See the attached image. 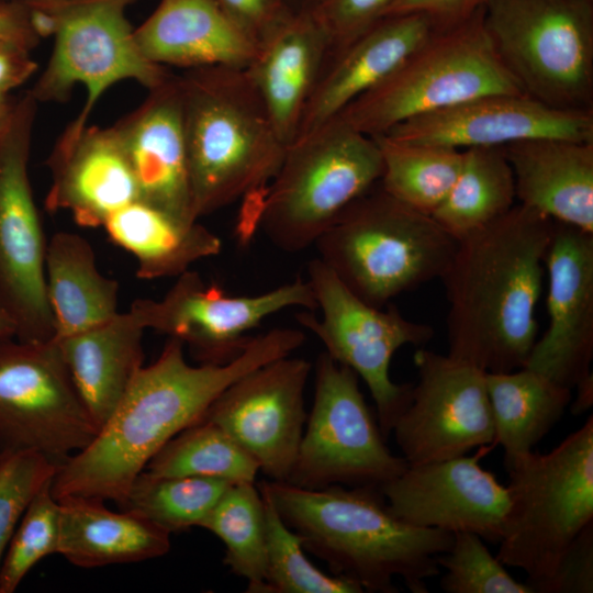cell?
<instances>
[{
    "mask_svg": "<svg viewBox=\"0 0 593 593\" xmlns=\"http://www.w3.org/2000/svg\"><path fill=\"white\" fill-rule=\"evenodd\" d=\"M437 562L445 570L440 588L447 593H534L528 583L507 572L474 533H454L451 547Z\"/></svg>",
    "mask_w": 593,
    "mask_h": 593,
    "instance_id": "39",
    "label": "cell"
},
{
    "mask_svg": "<svg viewBox=\"0 0 593 593\" xmlns=\"http://www.w3.org/2000/svg\"><path fill=\"white\" fill-rule=\"evenodd\" d=\"M318 258L358 298L383 307L443 276L457 239L378 182L350 203L314 244Z\"/></svg>",
    "mask_w": 593,
    "mask_h": 593,
    "instance_id": "5",
    "label": "cell"
},
{
    "mask_svg": "<svg viewBox=\"0 0 593 593\" xmlns=\"http://www.w3.org/2000/svg\"><path fill=\"white\" fill-rule=\"evenodd\" d=\"M307 281L321 317L304 310L295 317L324 345L325 353L356 372L368 387L376 417L387 439L410 402L412 385L390 377L393 355L405 345L423 346L432 326L404 317L399 309L368 304L354 294L318 257L307 265Z\"/></svg>",
    "mask_w": 593,
    "mask_h": 593,
    "instance_id": "12",
    "label": "cell"
},
{
    "mask_svg": "<svg viewBox=\"0 0 593 593\" xmlns=\"http://www.w3.org/2000/svg\"><path fill=\"white\" fill-rule=\"evenodd\" d=\"M539 593L593 592V523L561 555L550 577L534 588Z\"/></svg>",
    "mask_w": 593,
    "mask_h": 593,
    "instance_id": "42",
    "label": "cell"
},
{
    "mask_svg": "<svg viewBox=\"0 0 593 593\" xmlns=\"http://www.w3.org/2000/svg\"><path fill=\"white\" fill-rule=\"evenodd\" d=\"M30 52L19 42L0 37V94H10L36 71Z\"/></svg>",
    "mask_w": 593,
    "mask_h": 593,
    "instance_id": "45",
    "label": "cell"
},
{
    "mask_svg": "<svg viewBox=\"0 0 593 593\" xmlns=\"http://www.w3.org/2000/svg\"><path fill=\"white\" fill-rule=\"evenodd\" d=\"M134 37L144 57L163 67L245 69L257 52L215 0H160Z\"/></svg>",
    "mask_w": 593,
    "mask_h": 593,
    "instance_id": "26",
    "label": "cell"
},
{
    "mask_svg": "<svg viewBox=\"0 0 593 593\" xmlns=\"http://www.w3.org/2000/svg\"><path fill=\"white\" fill-rule=\"evenodd\" d=\"M483 22L526 96L593 111V0H486Z\"/></svg>",
    "mask_w": 593,
    "mask_h": 593,
    "instance_id": "9",
    "label": "cell"
},
{
    "mask_svg": "<svg viewBox=\"0 0 593 593\" xmlns=\"http://www.w3.org/2000/svg\"><path fill=\"white\" fill-rule=\"evenodd\" d=\"M515 199L503 147H470L462 149L457 179L430 216L458 240L505 215Z\"/></svg>",
    "mask_w": 593,
    "mask_h": 593,
    "instance_id": "32",
    "label": "cell"
},
{
    "mask_svg": "<svg viewBox=\"0 0 593 593\" xmlns=\"http://www.w3.org/2000/svg\"><path fill=\"white\" fill-rule=\"evenodd\" d=\"M155 475L215 478L255 483L257 461L216 424L201 419L172 437L148 462Z\"/></svg>",
    "mask_w": 593,
    "mask_h": 593,
    "instance_id": "35",
    "label": "cell"
},
{
    "mask_svg": "<svg viewBox=\"0 0 593 593\" xmlns=\"http://www.w3.org/2000/svg\"><path fill=\"white\" fill-rule=\"evenodd\" d=\"M438 27L433 19L422 13L378 21L326 63L304 109L296 138L334 119L379 85Z\"/></svg>",
    "mask_w": 593,
    "mask_h": 593,
    "instance_id": "23",
    "label": "cell"
},
{
    "mask_svg": "<svg viewBox=\"0 0 593 593\" xmlns=\"http://www.w3.org/2000/svg\"><path fill=\"white\" fill-rule=\"evenodd\" d=\"M35 99L16 100L0 137V300L14 321L15 337L26 342L55 338L46 293V247L29 177Z\"/></svg>",
    "mask_w": 593,
    "mask_h": 593,
    "instance_id": "14",
    "label": "cell"
},
{
    "mask_svg": "<svg viewBox=\"0 0 593 593\" xmlns=\"http://www.w3.org/2000/svg\"><path fill=\"white\" fill-rule=\"evenodd\" d=\"M296 306L317 310L307 280L298 278L255 295H228L189 269L161 300L137 299L131 309L146 329L182 342L201 363L221 365L243 351L251 339L248 333L265 318Z\"/></svg>",
    "mask_w": 593,
    "mask_h": 593,
    "instance_id": "15",
    "label": "cell"
},
{
    "mask_svg": "<svg viewBox=\"0 0 593 593\" xmlns=\"http://www.w3.org/2000/svg\"><path fill=\"white\" fill-rule=\"evenodd\" d=\"M66 0H23L24 3L27 4H46V5H57Z\"/></svg>",
    "mask_w": 593,
    "mask_h": 593,
    "instance_id": "50",
    "label": "cell"
},
{
    "mask_svg": "<svg viewBox=\"0 0 593 593\" xmlns=\"http://www.w3.org/2000/svg\"><path fill=\"white\" fill-rule=\"evenodd\" d=\"M15 333L14 321L0 300V338L15 337Z\"/></svg>",
    "mask_w": 593,
    "mask_h": 593,
    "instance_id": "48",
    "label": "cell"
},
{
    "mask_svg": "<svg viewBox=\"0 0 593 593\" xmlns=\"http://www.w3.org/2000/svg\"><path fill=\"white\" fill-rule=\"evenodd\" d=\"M142 201L187 223L193 215L178 76L149 90L115 125Z\"/></svg>",
    "mask_w": 593,
    "mask_h": 593,
    "instance_id": "21",
    "label": "cell"
},
{
    "mask_svg": "<svg viewBox=\"0 0 593 593\" xmlns=\"http://www.w3.org/2000/svg\"><path fill=\"white\" fill-rule=\"evenodd\" d=\"M372 137L382 157L381 188L403 204L432 215L457 179L462 150L403 142L387 134Z\"/></svg>",
    "mask_w": 593,
    "mask_h": 593,
    "instance_id": "33",
    "label": "cell"
},
{
    "mask_svg": "<svg viewBox=\"0 0 593 593\" xmlns=\"http://www.w3.org/2000/svg\"><path fill=\"white\" fill-rule=\"evenodd\" d=\"M51 485L34 495L15 528L0 567V593H13L37 562L57 553L59 503Z\"/></svg>",
    "mask_w": 593,
    "mask_h": 593,
    "instance_id": "38",
    "label": "cell"
},
{
    "mask_svg": "<svg viewBox=\"0 0 593 593\" xmlns=\"http://www.w3.org/2000/svg\"><path fill=\"white\" fill-rule=\"evenodd\" d=\"M314 372L313 404L287 482L306 489H381L407 462L387 446L358 376L325 351L317 357Z\"/></svg>",
    "mask_w": 593,
    "mask_h": 593,
    "instance_id": "11",
    "label": "cell"
},
{
    "mask_svg": "<svg viewBox=\"0 0 593 593\" xmlns=\"http://www.w3.org/2000/svg\"><path fill=\"white\" fill-rule=\"evenodd\" d=\"M0 1H11V0H0ZM18 1H22V2H23V0H18Z\"/></svg>",
    "mask_w": 593,
    "mask_h": 593,
    "instance_id": "51",
    "label": "cell"
},
{
    "mask_svg": "<svg viewBox=\"0 0 593 593\" xmlns=\"http://www.w3.org/2000/svg\"><path fill=\"white\" fill-rule=\"evenodd\" d=\"M130 1L68 0L58 5L52 55L29 92L36 102H61L81 85L87 98L57 144L80 135L98 100L112 86L134 80L152 90L172 75L141 53L124 13Z\"/></svg>",
    "mask_w": 593,
    "mask_h": 593,
    "instance_id": "10",
    "label": "cell"
},
{
    "mask_svg": "<svg viewBox=\"0 0 593 593\" xmlns=\"http://www.w3.org/2000/svg\"><path fill=\"white\" fill-rule=\"evenodd\" d=\"M418 380L391 434L407 465H422L494 447L485 372L455 357L419 349Z\"/></svg>",
    "mask_w": 593,
    "mask_h": 593,
    "instance_id": "16",
    "label": "cell"
},
{
    "mask_svg": "<svg viewBox=\"0 0 593 593\" xmlns=\"http://www.w3.org/2000/svg\"><path fill=\"white\" fill-rule=\"evenodd\" d=\"M327 59V38L312 14L289 11L261 40L245 68L287 147L296 138Z\"/></svg>",
    "mask_w": 593,
    "mask_h": 593,
    "instance_id": "24",
    "label": "cell"
},
{
    "mask_svg": "<svg viewBox=\"0 0 593 593\" xmlns=\"http://www.w3.org/2000/svg\"><path fill=\"white\" fill-rule=\"evenodd\" d=\"M544 267L549 325L524 367L573 390L593 382V234L555 221Z\"/></svg>",
    "mask_w": 593,
    "mask_h": 593,
    "instance_id": "19",
    "label": "cell"
},
{
    "mask_svg": "<svg viewBox=\"0 0 593 593\" xmlns=\"http://www.w3.org/2000/svg\"><path fill=\"white\" fill-rule=\"evenodd\" d=\"M0 37L13 40L32 49L37 38L27 24L26 4L12 0L0 3Z\"/></svg>",
    "mask_w": 593,
    "mask_h": 593,
    "instance_id": "46",
    "label": "cell"
},
{
    "mask_svg": "<svg viewBox=\"0 0 593 593\" xmlns=\"http://www.w3.org/2000/svg\"><path fill=\"white\" fill-rule=\"evenodd\" d=\"M503 149L518 204L593 234V141L542 137Z\"/></svg>",
    "mask_w": 593,
    "mask_h": 593,
    "instance_id": "25",
    "label": "cell"
},
{
    "mask_svg": "<svg viewBox=\"0 0 593 593\" xmlns=\"http://www.w3.org/2000/svg\"><path fill=\"white\" fill-rule=\"evenodd\" d=\"M395 139L466 149L542 137L593 141V111L550 108L526 94H486L406 120Z\"/></svg>",
    "mask_w": 593,
    "mask_h": 593,
    "instance_id": "20",
    "label": "cell"
},
{
    "mask_svg": "<svg viewBox=\"0 0 593 593\" xmlns=\"http://www.w3.org/2000/svg\"><path fill=\"white\" fill-rule=\"evenodd\" d=\"M15 103L16 100L12 99L10 94H0V137L11 122Z\"/></svg>",
    "mask_w": 593,
    "mask_h": 593,
    "instance_id": "47",
    "label": "cell"
},
{
    "mask_svg": "<svg viewBox=\"0 0 593 593\" xmlns=\"http://www.w3.org/2000/svg\"><path fill=\"white\" fill-rule=\"evenodd\" d=\"M495 445L504 449L505 466L533 450L569 406L572 394L527 367L485 372Z\"/></svg>",
    "mask_w": 593,
    "mask_h": 593,
    "instance_id": "31",
    "label": "cell"
},
{
    "mask_svg": "<svg viewBox=\"0 0 593 593\" xmlns=\"http://www.w3.org/2000/svg\"><path fill=\"white\" fill-rule=\"evenodd\" d=\"M232 483L205 477L143 471L121 505L168 533L199 526Z\"/></svg>",
    "mask_w": 593,
    "mask_h": 593,
    "instance_id": "36",
    "label": "cell"
},
{
    "mask_svg": "<svg viewBox=\"0 0 593 593\" xmlns=\"http://www.w3.org/2000/svg\"><path fill=\"white\" fill-rule=\"evenodd\" d=\"M57 468L55 461L37 451L0 454V567L27 505L52 482Z\"/></svg>",
    "mask_w": 593,
    "mask_h": 593,
    "instance_id": "40",
    "label": "cell"
},
{
    "mask_svg": "<svg viewBox=\"0 0 593 593\" xmlns=\"http://www.w3.org/2000/svg\"><path fill=\"white\" fill-rule=\"evenodd\" d=\"M231 21L256 46L289 12L283 0H215Z\"/></svg>",
    "mask_w": 593,
    "mask_h": 593,
    "instance_id": "43",
    "label": "cell"
},
{
    "mask_svg": "<svg viewBox=\"0 0 593 593\" xmlns=\"http://www.w3.org/2000/svg\"><path fill=\"white\" fill-rule=\"evenodd\" d=\"M66 1H68V0H66Z\"/></svg>",
    "mask_w": 593,
    "mask_h": 593,
    "instance_id": "52",
    "label": "cell"
},
{
    "mask_svg": "<svg viewBox=\"0 0 593 593\" xmlns=\"http://www.w3.org/2000/svg\"><path fill=\"white\" fill-rule=\"evenodd\" d=\"M103 227L115 245L133 255L141 279L178 277L222 249L221 238L199 221H179L142 201L114 212Z\"/></svg>",
    "mask_w": 593,
    "mask_h": 593,
    "instance_id": "29",
    "label": "cell"
},
{
    "mask_svg": "<svg viewBox=\"0 0 593 593\" xmlns=\"http://www.w3.org/2000/svg\"><path fill=\"white\" fill-rule=\"evenodd\" d=\"M145 331L130 307L97 326L54 339L99 428L114 412L143 367Z\"/></svg>",
    "mask_w": 593,
    "mask_h": 593,
    "instance_id": "27",
    "label": "cell"
},
{
    "mask_svg": "<svg viewBox=\"0 0 593 593\" xmlns=\"http://www.w3.org/2000/svg\"><path fill=\"white\" fill-rule=\"evenodd\" d=\"M260 484L304 549L363 592L395 593L393 580L400 578L412 593H428L426 581L440 572L437 557L452 545V533L394 516L378 488Z\"/></svg>",
    "mask_w": 593,
    "mask_h": 593,
    "instance_id": "3",
    "label": "cell"
},
{
    "mask_svg": "<svg viewBox=\"0 0 593 593\" xmlns=\"http://www.w3.org/2000/svg\"><path fill=\"white\" fill-rule=\"evenodd\" d=\"M200 527L225 547L223 562L247 581V592L264 593L266 577L265 506L255 483H235L224 492Z\"/></svg>",
    "mask_w": 593,
    "mask_h": 593,
    "instance_id": "34",
    "label": "cell"
},
{
    "mask_svg": "<svg viewBox=\"0 0 593 593\" xmlns=\"http://www.w3.org/2000/svg\"><path fill=\"white\" fill-rule=\"evenodd\" d=\"M321 0H283L288 11L292 13L310 12Z\"/></svg>",
    "mask_w": 593,
    "mask_h": 593,
    "instance_id": "49",
    "label": "cell"
},
{
    "mask_svg": "<svg viewBox=\"0 0 593 593\" xmlns=\"http://www.w3.org/2000/svg\"><path fill=\"white\" fill-rule=\"evenodd\" d=\"M555 221L521 204L457 240L440 277L449 309L448 355L484 372L523 368L537 339L535 317Z\"/></svg>",
    "mask_w": 593,
    "mask_h": 593,
    "instance_id": "2",
    "label": "cell"
},
{
    "mask_svg": "<svg viewBox=\"0 0 593 593\" xmlns=\"http://www.w3.org/2000/svg\"><path fill=\"white\" fill-rule=\"evenodd\" d=\"M302 331L270 329L251 337L232 360L191 366L184 345L169 338L158 358L142 367L123 399L88 446L63 461L52 480L56 500L68 495L122 505L152 458L177 434L200 422L213 401L247 372L290 356Z\"/></svg>",
    "mask_w": 593,
    "mask_h": 593,
    "instance_id": "1",
    "label": "cell"
},
{
    "mask_svg": "<svg viewBox=\"0 0 593 593\" xmlns=\"http://www.w3.org/2000/svg\"><path fill=\"white\" fill-rule=\"evenodd\" d=\"M393 1L321 0L310 13L327 38V61L380 21Z\"/></svg>",
    "mask_w": 593,
    "mask_h": 593,
    "instance_id": "41",
    "label": "cell"
},
{
    "mask_svg": "<svg viewBox=\"0 0 593 593\" xmlns=\"http://www.w3.org/2000/svg\"><path fill=\"white\" fill-rule=\"evenodd\" d=\"M525 94L499 58L483 22L438 27L379 85L335 118L374 136L418 115L486 94Z\"/></svg>",
    "mask_w": 593,
    "mask_h": 593,
    "instance_id": "8",
    "label": "cell"
},
{
    "mask_svg": "<svg viewBox=\"0 0 593 593\" xmlns=\"http://www.w3.org/2000/svg\"><path fill=\"white\" fill-rule=\"evenodd\" d=\"M505 467L510 505L496 558L523 570L534 590L593 523V416L549 452L532 450Z\"/></svg>",
    "mask_w": 593,
    "mask_h": 593,
    "instance_id": "7",
    "label": "cell"
},
{
    "mask_svg": "<svg viewBox=\"0 0 593 593\" xmlns=\"http://www.w3.org/2000/svg\"><path fill=\"white\" fill-rule=\"evenodd\" d=\"M48 166L45 205L67 211L83 227L103 226L123 206L138 201L131 164L114 126H87L67 144H56Z\"/></svg>",
    "mask_w": 593,
    "mask_h": 593,
    "instance_id": "22",
    "label": "cell"
},
{
    "mask_svg": "<svg viewBox=\"0 0 593 593\" xmlns=\"http://www.w3.org/2000/svg\"><path fill=\"white\" fill-rule=\"evenodd\" d=\"M265 506L266 577L264 593H361L354 581L327 574L306 557L301 537L278 513L259 483Z\"/></svg>",
    "mask_w": 593,
    "mask_h": 593,
    "instance_id": "37",
    "label": "cell"
},
{
    "mask_svg": "<svg viewBox=\"0 0 593 593\" xmlns=\"http://www.w3.org/2000/svg\"><path fill=\"white\" fill-rule=\"evenodd\" d=\"M194 217L260 200L287 150L245 69L205 66L178 76Z\"/></svg>",
    "mask_w": 593,
    "mask_h": 593,
    "instance_id": "4",
    "label": "cell"
},
{
    "mask_svg": "<svg viewBox=\"0 0 593 593\" xmlns=\"http://www.w3.org/2000/svg\"><path fill=\"white\" fill-rule=\"evenodd\" d=\"M98 430L54 339L0 338V454L37 451L59 466Z\"/></svg>",
    "mask_w": 593,
    "mask_h": 593,
    "instance_id": "13",
    "label": "cell"
},
{
    "mask_svg": "<svg viewBox=\"0 0 593 593\" xmlns=\"http://www.w3.org/2000/svg\"><path fill=\"white\" fill-rule=\"evenodd\" d=\"M486 0H394L384 16L422 13L440 27L449 26L470 18Z\"/></svg>",
    "mask_w": 593,
    "mask_h": 593,
    "instance_id": "44",
    "label": "cell"
},
{
    "mask_svg": "<svg viewBox=\"0 0 593 593\" xmlns=\"http://www.w3.org/2000/svg\"><path fill=\"white\" fill-rule=\"evenodd\" d=\"M312 370L299 357L265 363L230 384L202 419L225 430L273 481H287L304 432V392Z\"/></svg>",
    "mask_w": 593,
    "mask_h": 593,
    "instance_id": "17",
    "label": "cell"
},
{
    "mask_svg": "<svg viewBox=\"0 0 593 593\" xmlns=\"http://www.w3.org/2000/svg\"><path fill=\"white\" fill-rule=\"evenodd\" d=\"M491 449L480 447L472 456L407 465L380 489L390 512L413 526L469 532L499 542L510 496L507 486L480 465Z\"/></svg>",
    "mask_w": 593,
    "mask_h": 593,
    "instance_id": "18",
    "label": "cell"
},
{
    "mask_svg": "<svg viewBox=\"0 0 593 593\" xmlns=\"http://www.w3.org/2000/svg\"><path fill=\"white\" fill-rule=\"evenodd\" d=\"M90 243L77 233L58 232L46 247V293L55 338L97 326L119 313V283L102 275Z\"/></svg>",
    "mask_w": 593,
    "mask_h": 593,
    "instance_id": "30",
    "label": "cell"
},
{
    "mask_svg": "<svg viewBox=\"0 0 593 593\" xmlns=\"http://www.w3.org/2000/svg\"><path fill=\"white\" fill-rule=\"evenodd\" d=\"M57 553L80 568L141 562L166 555L170 533L131 511L113 512L99 497L58 499Z\"/></svg>",
    "mask_w": 593,
    "mask_h": 593,
    "instance_id": "28",
    "label": "cell"
},
{
    "mask_svg": "<svg viewBox=\"0 0 593 593\" xmlns=\"http://www.w3.org/2000/svg\"><path fill=\"white\" fill-rule=\"evenodd\" d=\"M382 171L373 137L334 118L287 147L256 209L255 228L284 251L309 248Z\"/></svg>",
    "mask_w": 593,
    "mask_h": 593,
    "instance_id": "6",
    "label": "cell"
}]
</instances>
